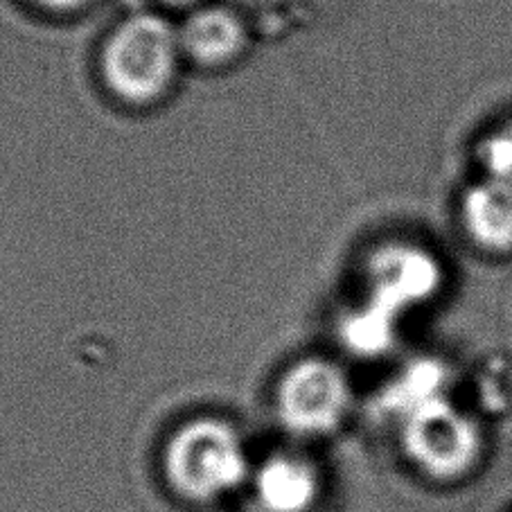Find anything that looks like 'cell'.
Returning a JSON list of instances; mask_svg holds the SVG:
<instances>
[{
    "label": "cell",
    "mask_w": 512,
    "mask_h": 512,
    "mask_svg": "<svg viewBox=\"0 0 512 512\" xmlns=\"http://www.w3.org/2000/svg\"><path fill=\"white\" fill-rule=\"evenodd\" d=\"M183 59L179 28L158 14L120 21L100 52L104 86L131 107H149L170 93Z\"/></svg>",
    "instance_id": "1"
},
{
    "label": "cell",
    "mask_w": 512,
    "mask_h": 512,
    "mask_svg": "<svg viewBox=\"0 0 512 512\" xmlns=\"http://www.w3.org/2000/svg\"><path fill=\"white\" fill-rule=\"evenodd\" d=\"M163 467L172 490L197 503L222 499L249 479L240 434L217 418H199L176 429L165 447Z\"/></svg>",
    "instance_id": "2"
},
{
    "label": "cell",
    "mask_w": 512,
    "mask_h": 512,
    "mask_svg": "<svg viewBox=\"0 0 512 512\" xmlns=\"http://www.w3.org/2000/svg\"><path fill=\"white\" fill-rule=\"evenodd\" d=\"M402 420L406 454L434 479H456L481 454V434L474 420L445 395L418 406Z\"/></svg>",
    "instance_id": "3"
},
{
    "label": "cell",
    "mask_w": 512,
    "mask_h": 512,
    "mask_svg": "<svg viewBox=\"0 0 512 512\" xmlns=\"http://www.w3.org/2000/svg\"><path fill=\"white\" fill-rule=\"evenodd\" d=\"M445 282L438 255L416 242H386L366 264L368 294L364 303L400 319L404 312L429 303Z\"/></svg>",
    "instance_id": "4"
},
{
    "label": "cell",
    "mask_w": 512,
    "mask_h": 512,
    "mask_svg": "<svg viewBox=\"0 0 512 512\" xmlns=\"http://www.w3.org/2000/svg\"><path fill=\"white\" fill-rule=\"evenodd\" d=\"M278 416L305 436L328 434L348 413L350 384L328 359H303L291 366L278 386Z\"/></svg>",
    "instance_id": "5"
},
{
    "label": "cell",
    "mask_w": 512,
    "mask_h": 512,
    "mask_svg": "<svg viewBox=\"0 0 512 512\" xmlns=\"http://www.w3.org/2000/svg\"><path fill=\"white\" fill-rule=\"evenodd\" d=\"M465 240L485 255H512V185L479 176L458 199Z\"/></svg>",
    "instance_id": "6"
},
{
    "label": "cell",
    "mask_w": 512,
    "mask_h": 512,
    "mask_svg": "<svg viewBox=\"0 0 512 512\" xmlns=\"http://www.w3.org/2000/svg\"><path fill=\"white\" fill-rule=\"evenodd\" d=\"M258 512H312L321 499L319 470L296 454L269 456L251 474Z\"/></svg>",
    "instance_id": "7"
},
{
    "label": "cell",
    "mask_w": 512,
    "mask_h": 512,
    "mask_svg": "<svg viewBox=\"0 0 512 512\" xmlns=\"http://www.w3.org/2000/svg\"><path fill=\"white\" fill-rule=\"evenodd\" d=\"M246 28L240 14L222 5H201L179 25L183 57L203 68L233 64L246 48Z\"/></svg>",
    "instance_id": "8"
},
{
    "label": "cell",
    "mask_w": 512,
    "mask_h": 512,
    "mask_svg": "<svg viewBox=\"0 0 512 512\" xmlns=\"http://www.w3.org/2000/svg\"><path fill=\"white\" fill-rule=\"evenodd\" d=\"M440 377H443V373L436 364H418L404 370L400 382L386 393L388 406L400 413V418H406L418 406L445 395L440 391Z\"/></svg>",
    "instance_id": "9"
},
{
    "label": "cell",
    "mask_w": 512,
    "mask_h": 512,
    "mask_svg": "<svg viewBox=\"0 0 512 512\" xmlns=\"http://www.w3.org/2000/svg\"><path fill=\"white\" fill-rule=\"evenodd\" d=\"M476 165L481 176L512 185V116L494 122L476 140Z\"/></svg>",
    "instance_id": "10"
},
{
    "label": "cell",
    "mask_w": 512,
    "mask_h": 512,
    "mask_svg": "<svg viewBox=\"0 0 512 512\" xmlns=\"http://www.w3.org/2000/svg\"><path fill=\"white\" fill-rule=\"evenodd\" d=\"M32 3H37L39 7L48 12H57V14H70V12H77L86 7L91 0H32Z\"/></svg>",
    "instance_id": "11"
},
{
    "label": "cell",
    "mask_w": 512,
    "mask_h": 512,
    "mask_svg": "<svg viewBox=\"0 0 512 512\" xmlns=\"http://www.w3.org/2000/svg\"><path fill=\"white\" fill-rule=\"evenodd\" d=\"M163 3L172 5V7H188V5L199 3V0H163Z\"/></svg>",
    "instance_id": "12"
}]
</instances>
